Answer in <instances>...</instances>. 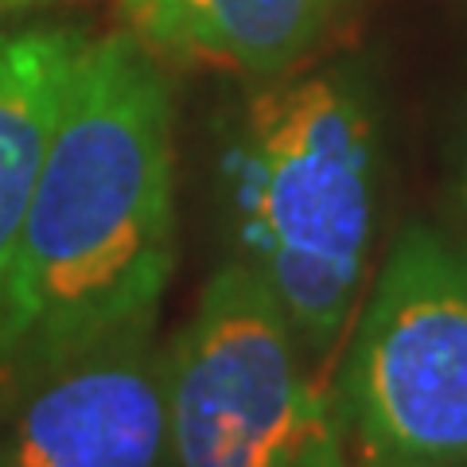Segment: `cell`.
<instances>
[{
	"label": "cell",
	"instance_id": "9c48e42d",
	"mask_svg": "<svg viewBox=\"0 0 467 467\" xmlns=\"http://www.w3.org/2000/svg\"><path fill=\"white\" fill-rule=\"evenodd\" d=\"M460 192H463V211H467V149H463V175H460Z\"/></svg>",
	"mask_w": 467,
	"mask_h": 467
},
{
	"label": "cell",
	"instance_id": "8992f818",
	"mask_svg": "<svg viewBox=\"0 0 467 467\" xmlns=\"http://www.w3.org/2000/svg\"><path fill=\"white\" fill-rule=\"evenodd\" d=\"M117 8L152 55L273 75L312 51L335 0H117Z\"/></svg>",
	"mask_w": 467,
	"mask_h": 467
},
{
	"label": "cell",
	"instance_id": "6da1fadb",
	"mask_svg": "<svg viewBox=\"0 0 467 467\" xmlns=\"http://www.w3.org/2000/svg\"><path fill=\"white\" fill-rule=\"evenodd\" d=\"M171 269V90L137 36H101L70 75L0 292V386L152 327Z\"/></svg>",
	"mask_w": 467,
	"mask_h": 467
},
{
	"label": "cell",
	"instance_id": "3957f363",
	"mask_svg": "<svg viewBox=\"0 0 467 467\" xmlns=\"http://www.w3.org/2000/svg\"><path fill=\"white\" fill-rule=\"evenodd\" d=\"M285 308L234 261L199 296L168 355L180 467H347L339 405L312 374Z\"/></svg>",
	"mask_w": 467,
	"mask_h": 467
},
{
	"label": "cell",
	"instance_id": "5b68a950",
	"mask_svg": "<svg viewBox=\"0 0 467 467\" xmlns=\"http://www.w3.org/2000/svg\"><path fill=\"white\" fill-rule=\"evenodd\" d=\"M0 429V467H168V358L152 327L117 335L27 382Z\"/></svg>",
	"mask_w": 467,
	"mask_h": 467
},
{
	"label": "cell",
	"instance_id": "277c9868",
	"mask_svg": "<svg viewBox=\"0 0 467 467\" xmlns=\"http://www.w3.org/2000/svg\"><path fill=\"white\" fill-rule=\"evenodd\" d=\"M335 405L355 467H467V257L444 238L389 250Z\"/></svg>",
	"mask_w": 467,
	"mask_h": 467
},
{
	"label": "cell",
	"instance_id": "7a4b0ae2",
	"mask_svg": "<svg viewBox=\"0 0 467 467\" xmlns=\"http://www.w3.org/2000/svg\"><path fill=\"white\" fill-rule=\"evenodd\" d=\"M242 265L319 362L355 312L374 230V125L343 75L257 94L226 152Z\"/></svg>",
	"mask_w": 467,
	"mask_h": 467
},
{
	"label": "cell",
	"instance_id": "52a82bcc",
	"mask_svg": "<svg viewBox=\"0 0 467 467\" xmlns=\"http://www.w3.org/2000/svg\"><path fill=\"white\" fill-rule=\"evenodd\" d=\"M90 36L67 24L0 20V292L24 230L58 106Z\"/></svg>",
	"mask_w": 467,
	"mask_h": 467
},
{
	"label": "cell",
	"instance_id": "ba28073f",
	"mask_svg": "<svg viewBox=\"0 0 467 467\" xmlns=\"http://www.w3.org/2000/svg\"><path fill=\"white\" fill-rule=\"evenodd\" d=\"M39 5H51V0H0V20L16 16L24 8H39Z\"/></svg>",
	"mask_w": 467,
	"mask_h": 467
}]
</instances>
